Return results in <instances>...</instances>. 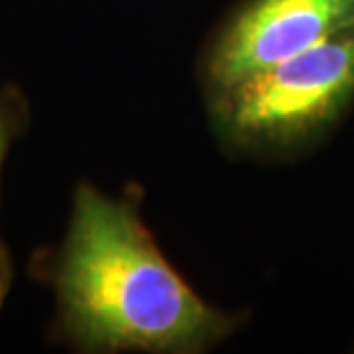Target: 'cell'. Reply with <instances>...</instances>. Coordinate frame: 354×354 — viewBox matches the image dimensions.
<instances>
[{
	"label": "cell",
	"mask_w": 354,
	"mask_h": 354,
	"mask_svg": "<svg viewBox=\"0 0 354 354\" xmlns=\"http://www.w3.org/2000/svg\"><path fill=\"white\" fill-rule=\"evenodd\" d=\"M32 122V109L28 102L26 92L14 83L0 86V180H3V166L10 154L12 145L19 143L30 129ZM14 283V260L10 253V246L5 244L0 235V310L5 308L7 297L12 292Z\"/></svg>",
	"instance_id": "cell-4"
},
{
	"label": "cell",
	"mask_w": 354,
	"mask_h": 354,
	"mask_svg": "<svg viewBox=\"0 0 354 354\" xmlns=\"http://www.w3.org/2000/svg\"><path fill=\"white\" fill-rule=\"evenodd\" d=\"M28 274L53 295L48 341L79 354H203L242 324L171 265L133 187L76 184L65 235L32 251Z\"/></svg>",
	"instance_id": "cell-1"
},
{
	"label": "cell",
	"mask_w": 354,
	"mask_h": 354,
	"mask_svg": "<svg viewBox=\"0 0 354 354\" xmlns=\"http://www.w3.org/2000/svg\"><path fill=\"white\" fill-rule=\"evenodd\" d=\"M205 97L225 147L256 157L299 152L352 109L354 28Z\"/></svg>",
	"instance_id": "cell-2"
},
{
	"label": "cell",
	"mask_w": 354,
	"mask_h": 354,
	"mask_svg": "<svg viewBox=\"0 0 354 354\" xmlns=\"http://www.w3.org/2000/svg\"><path fill=\"white\" fill-rule=\"evenodd\" d=\"M352 28L354 0H246L209 39L201 62L205 95Z\"/></svg>",
	"instance_id": "cell-3"
}]
</instances>
